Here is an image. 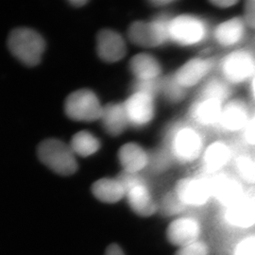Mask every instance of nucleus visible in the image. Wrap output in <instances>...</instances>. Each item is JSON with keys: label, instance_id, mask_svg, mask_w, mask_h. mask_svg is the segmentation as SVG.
<instances>
[{"label": "nucleus", "instance_id": "38", "mask_svg": "<svg viewBox=\"0 0 255 255\" xmlns=\"http://www.w3.org/2000/svg\"><path fill=\"white\" fill-rule=\"evenodd\" d=\"M251 92H252V96L255 101V74L253 77V79L251 80Z\"/></svg>", "mask_w": 255, "mask_h": 255}, {"label": "nucleus", "instance_id": "21", "mask_svg": "<svg viewBox=\"0 0 255 255\" xmlns=\"http://www.w3.org/2000/svg\"><path fill=\"white\" fill-rule=\"evenodd\" d=\"M91 191L99 201L105 203H116L126 196L121 182L111 178H103L94 182Z\"/></svg>", "mask_w": 255, "mask_h": 255}, {"label": "nucleus", "instance_id": "14", "mask_svg": "<svg viewBox=\"0 0 255 255\" xmlns=\"http://www.w3.org/2000/svg\"><path fill=\"white\" fill-rule=\"evenodd\" d=\"M250 119L246 104L243 101L235 100L223 105L219 124L223 129L234 132L243 130Z\"/></svg>", "mask_w": 255, "mask_h": 255}, {"label": "nucleus", "instance_id": "11", "mask_svg": "<svg viewBox=\"0 0 255 255\" xmlns=\"http://www.w3.org/2000/svg\"><path fill=\"white\" fill-rule=\"evenodd\" d=\"M97 52L103 62H119L127 52L123 37L113 29H101L97 35Z\"/></svg>", "mask_w": 255, "mask_h": 255}, {"label": "nucleus", "instance_id": "20", "mask_svg": "<svg viewBox=\"0 0 255 255\" xmlns=\"http://www.w3.org/2000/svg\"><path fill=\"white\" fill-rule=\"evenodd\" d=\"M129 68L138 81L157 80L161 74V65L153 56L140 53L130 60Z\"/></svg>", "mask_w": 255, "mask_h": 255}, {"label": "nucleus", "instance_id": "26", "mask_svg": "<svg viewBox=\"0 0 255 255\" xmlns=\"http://www.w3.org/2000/svg\"><path fill=\"white\" fill-rule=\"evenodd\" d=\"M235 167L238 176L243 182L249 184H255V159L247 155H241L236 159Z\"/></svg>", "mask_w": 255, "mask_h": 255}, {"label": "nucleus", "instance_id": "29", "mask_svg": "<svg viewBox=\"0 0 255 255\" xmlns=\"http://www.w3.org/2000/svg\"><path fill=\"white\" fill-rule=\"evenodd\" d=\"M208 246L202 241H196L189 245L180 248L175 255H208Z\"/></svg>", "mask_w": 255, "mask_h": 255}, {"label": "nucleus", "instance_id": "8", "mask_svg": "<svg viewBox=\"0 0 255 255\" xmlns=\"http://www.w3.org/2000/svg\"><path fill=\"white\" fill-rule=\"evenodd\" d=\"M201 134L189 127L178 128L170 138V151L182 163H191L202 152Z\"/></svg>", "mask_w": 255, "mask_h": 255}, {"label": "nucleus", "instance_id": "30", "mask_svg": "<svg viewBox=\"0 0 255 255\" xmlns=\"http://www.w3.org/2000/svg\"><path fill=\"white\" fill-rule=\"evenodd\" d=\"M161 90V83L157 80L151 81H138L136 80L134 85V92H141L151 95L154 97L155 94Z\"/></svg>", "mask_w": 255, "mask_h": 255}, {"label": "nucleus", "instance_id": "5", "mask_svg": "<svg viewBox=\"0 0 255 255\" xmlns=\"http://www.w3.org/2000/svg\"><path fill=\"white\" fill-rule=\"evenodd\" d=\"M66 116L75 121L93 122L101 119L103 107L97 95L89 89L71 93L64 103Z\"/></svg>", "mask_w": 255, "mask_h": 255}, {"label": "nucleus", "instance_id": "6", "mask_svg": "<svg viewBox=\"0 0 255 255\" xmlns=\"http://www.w3.org/2000/svg\"><path fill=\"white\" fill-rule=\"evenodd\" d=\"M207 27L201 18L182 14L170 20L169 40L180 46H194L205 38Z\"/></svg>", "mask_w": 255, "mask_h": 255}, {"label": "nucleus", "instance_id": "16", "mask_svg": "<svg viewBox=\"0 0 255 255\" xmlns=\"http://www.w3.org/2000/svg\"><path fill=\"white\" fill-rule=\"evenodd\" d=\"M119 160L124 171L137 174L146 167L149 158L142 146L135 143H128L120 147Z\"/></svg>", "mask_w": 255, "mask_h": 255}, {"label": "nucleus", "instance_id": "25", "mask_svg": "<svg viewBox=\"0 0 255 255\" xmlns=\"http://www.w3.org/2000/svg\"><path fill=\"white\" fill-rule=\"evenodd\" d=\"M231 95V90L228 85L222 81L213 80L210 81L203 88L201 93V99H208L219 101L224 105Z\"/></svg>", "mask_w": 255, "mask_h": 255}, {"label": "nucleus", "instance_id": "12", "mask_svg": "<svg viewBox=\"0 0 255 255\" xmlns=\"http://www.w3.org/2000/svg\"><path fill=\"white\" fill-rule=\"evenodd\" d=\"M201 232V224L197 219L181 218L169 224L166 238L170 244L182 248L198 241Z\"/></svg>", "mask_w": 255, "mask_h": 255}, {"label": "nucleus", "instance_id": "35", "mask_svg": "<svg viewBox=\"0 0 255 255\" xmlns=\"http://www.w3.org/2000/svg\"><path fill=\"white\" fill-rule=\"evenodd\" d=\"M104 255H125L123 253V250L121 247L118 244H111L108 248L106 249V252Z\"/></svg>", "mask_w": 255, "mask_h": 255}, {"label": "nucleus", "instance_id": "19", "mask_svg": "<svg viewBox=\"0 0 255 255\" xmlns=\"http://www.w3.org/2000/svg\"><path fill=\"white\" fill-rule=\"evenodd\" d=\"M226 219L234 226L249 228L255 224V201L244 197L227 207Z\"/></svg>", "mask_w": 255, "mask_h": 255}, {"label": "nucleus", "instance_id": "15", "mask_svg": "<svg viewBox=\"0 0 255 255\" xmlns=\"http://www.w3.org/2000/svg\"><path fill=\"white\" fill-rule=\"evenodd\" d=\"M211 68L210 60L195 58L181 66L174 75V79L183 88H190L201 82L209 73Z\"/></svg>", "mask_w": 255, "mask_h": 255}, {"label": "nucleus", "instance_id": "10", "mask_svg": "<svg viewBox=\"0 0 255 255\" xmlns=\"http://www.w3.org/2000/svg\"><path fill=\"white\" fill-rule=\"evenodd\" d=\"M186 206H201L212 197L208 180L201 178H184L176 183L175 192Z\"/></svg>", "mask_w": 255, "mask_h": 255}, {"label": "nucleus", "instance_id": "18", "mask_svg": "<svg viewBox=\"0 0 255 255\" xmlns=\"http://www.w3.org/2000/svg\"><path fill=\"white\" fill-rule=\"evenodd\" d=\"M246 24L242 17H234L220 23L215 29V39L222 46H236L244 38Z\"/></svg>", "mask_w": 255, "mask_h": 255}, {"label": "nucleus", "instance_id": "28", "mask_svg": "<svg viewBox=\"0 0 255 255\" xmlns=\"http://www.w3.org/2000/svg\"><path fill=\"white\" fill-rule=\"evenodd\" d=\"M184 208L185 205L180 201L175 193H169L164 196V199L161 201L160 206H158V210L160 209L161 213L166 217L179 214Z\"/></svg>", "mask_w": 255, "mask_h": 255}, {"label": "nucleus", "instance_id": "22", "mask_svg": "<svg viewBox=\"0 0 255 255\" xmlns=\"http://www.w3.org/2000/svg\"><path fill=\"white\" fill-rule=\"evenodd\" d=\"M223 104L219 101L201 99L191 109V117L199 124L209 126L219 123Z\"/></svg>", "mask_w": 255, "mask_h": 255}, {"label": "nucleus", "instance_id": "3", "mask_svg": "<svg viewBox=\"0 0 255 255\" xmlns=\"http://www.w3.org/2000/svg\"><path fill=\"white\" fill-rule=\"evenodd\" d=\"M123 185L131 210L140 217H150L158 211L150 191L144 180L137 174L123 171L117 178Z\"/></svg>", "mask_w": 255, "mask_h": 255}, {"label": "nucleus", "instance_id": "34", "mask_svg": "<svg viewBox=\"0 0 255 255\" xmlns=\"http://www.w3.org/2000/svg\"><path fill=\"white\" fill-rule=\"evenodd\" d=\"M238 1L237 0H214L211 1V4H213L214 6L218 7V8H221V9H227V8H231L233 6H236Z\"/></svg>", "mask_w": 255, "mask_h": 255}, {"label": "nucleus", "instance_id": "24", "mask_svg": "<svg viewBox=\"0 0 255 255\" xmlns=\"http://www.w3.org/2000/svg\"><path fill=\"white\" fill-rule=\"evenodd\" d=\"M70 146L75 154L88 157L99 151L101 148V142L91 132L82 130L72 137Z\"/></svg>", "mask_w": 255, "mask_h": 255}, {"label": "nucleus", "instance_id": "27", "mask_svg": "<svg viewBox=\"0 0 255 255\" xmlns=\"http://www.w3.org/2000/svg\"><path fill=\"white\" fill-rule=\"evenodd\" d=\"M161 90L164 94V98L173 103L182 101L185 97V88L181 86L174 77L165 79L161 83Z\"/></svg>", "mask_w": 255, "mask_h": 255}, {"label": "nucleus", "instance_id": "36", "mask_svg": "<svg viewBox=\"0 0 255 255\" xmlns=\"http://www.w3.org/2000/svg\"><path fill=\"white\" fill-rule=\"evenodd\" d=\"M149 3L153 6H165L173 3V1L172 0H153V1H150Z\"/></svg>", "mask_w": 255, "mask_h": 255}, {"label": "nucleus", "instance_id": "1", "mask_svg": "<svg viewBox=\"0 0 255 255\" xmlns=\"http://www.w3.org/2000/svg\"><path fill=\"white\" fill-rule=\"evenodd\" d=\"M8 47L11 54L27 66L40 64L46 49V42L36 30L17 27L9 33Z\"/></svg>", "mask_w": 255, "mask_h": 255}, {"label": "nucleus", "instance_id": "9", "mask_svg": "<svg viewBox=\"0 0 255 255\" xmlns=\"http://www.w3.org/2000/svg\"><path fill=\"white\" fill-rule=\"evenodd\" d=\"M128 124L143 127L154 118V97L146 93L134 92L123 103Z\"/></svg>", "mask_w": 255, "mask_h": 255}, {"label": "nucleus", "instance_id": "2", "mask_svg": "<svg viewBox=\"0 0 255 255\" xmlns=\"http://www.w3.org/2000/svg\"><path fill=\"white\" fill-rule=\"evenodd\" d=\"M40 161L53 172L62 176H70L78 170L76 154L70 145L61 140L50 138L41 142L37 148Z\"/></svg>", "mask_w": 255, "mask_h": 255}, {"label": "nucleus", "instance_id": "17", "mask_svg": "<svg viewBox=\"0 0 255 255\" xmlns=\"http://www.w3.org/2000/svg\"><path fill=\"white\" fill-rule=\"evenodd\" d=\"M101 120L104 129L112 136L123 133L128 124L123 103H110L104 106Z\"/></svg>", "mask_w": 255, "mask_h": 255}, {"label": "nucleus", "instance_id": "4", "mask_svg": "<svg viewBox=\"0 0 255 255\" xmlns=\"http://www.w3.org/2000/svg\"><path fill=\"white\" fill-rule=\"evenodd\" d=\"M171 19L161 16L152 21H135L128 30L131 43L139 46L153 47L169 40V23Z\"/></svg>", "mask_w": 255, "mask_h": 255}, {"label": "nucleus", "instance_id": "33", "mask_svg": "<svg viewBox=\"0 0 255 255\" xmlns=\"http://www.w3.org/2000/svg\"><path fill=\"white\" fill-rule=\"evenodd\" d=\"M243 132L247 143L252 146H255V116L250 119L246 127L243 129Z\"/></svg>", "mask_w": 255, "mask_h": 255}, {"label": "nucleus", "instance_id": "37", "mask_svg": "<svg viewBox=\"0 0 255 255\" xmlns=\"http://www.w3.org/2000/svg\"><path fill=\"white\" fill-rule=\"evenodd\" d=\"M87 3H88V1H86V0H70L69 1V4L76 8H79V7L81 8L82 6L86 5Z\"/></svg>", "mask_w": 255, "mask_h": 255}, {"label": "nucleus", "instance_id": "13", "mask_svg": "<svg viewBox=\"0 0 255 255\" xmlns=\"http://www.w3.org/2000/svg\"><path fill=\"white\" fill-rule=\"evenodd\" d=\"M212 197L229 207L243 198V187L235 178L227 175H217L208 180Z\"/></svg>", "mask_w": 255, "mask_h": 255}, {"label": "nucleus", "instance_id": "23", "mask_svg": "<svg viewBox=\"0 0 255 255\" xmlns=\"http://www.w3.org/2000/svg\"><path fill=\"white\" fill-rule=\"evenodd\" d=\"M202 159L207 171L217 173L228 164L231 159V149L223 142H215L205 149Z\"/></svg>", "mask_w": 255, "mask_h": 255}, {"label": "nucleus", "instance_id": "32", "mask_svg": "<svg viewBox=\"0 0 255 255\" xmlns=\"http://www.w3.org/2000/svg\"><path fill=\"white\" fill-rule=\"evenodd\" d=\"M236 255H255V237L242 241L237 247Z\"/></svg>", "mask_w": 255, "mask_h": 255}, {"label": "nucleus", "instance_id": "31", "mask_svg": "<svg viewBox=\"0 0 255 255\" xmlns=\"http://www.w3.org/2000/svg\"><path fill=\"white\" fill-rule=\"evenodd\" d=\"M242 18L246 26L255 29V0H248L245 2Z\"/></svg>", "mask_w": 255, "mask_h": 255}, {"label": "nucleus", "instance_id": "7", "mask_svg": "<svg viewBox=\"0 0 255 255\" xmlns=\"http://www.w3.org/2000/svg\"><path fill=\"white\" fill-rule=\"evenodd\" d=\"M220 69L229 83H243L255 76V56L247 50L234 51L222 60Z\"/></svg>", "mask_w": 255, "mask_h": 255}]
</instances>
